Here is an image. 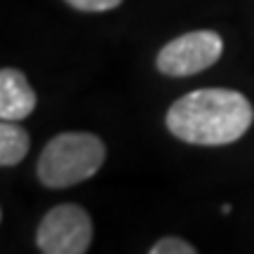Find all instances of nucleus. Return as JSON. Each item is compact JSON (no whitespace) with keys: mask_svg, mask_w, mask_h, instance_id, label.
Masks as SVG:
<instances>
[{"mask_svg":"<svg viewBox=\"0 0 254 254\" xmlns=\"http://www.w3.org/2000/svg\"><path fill=\"white\" fill-rule=\"evenodd\" d=\"M254 123L245 94L224 87H205L184 94L170 106L165 125L177 139L198 146L233 144Z\"/></svg>","mask_w":254,"mask_h":254,"instance_id":"nucleus-1","label":"nucleus"},{"mask_svg":"<svg viewBox=\"0 0 254 254\" xmlns=\"http://www.w3.org/2000/svg\"><path fill=\"white\" fill-rule=\"evenodd\" d=\"M106 148L90 132H64L50 139L38 160V179L47 189H68L99 172Z\"/></svg>","mask_w":254,"mask_h":254,"instance_id":"nucleus-2","label":"nucleus"},{"mask_svg":"<svg viewBox=\"0 0 254 254\" xmlns=\"http://www.w3.org/2000/svg\"><path fill=\"white\" fill-rule=\"evenodd\" d=\"M45 254H85L92 243V219L78 205H57L47 212L36 233Z\"/></svg>","mask_w":254,"mask_h":254,"instance_id":"nucleus-3","label":"nucleus"},{"mask_svg":"<svg viewBox=\"0 0 254 254\" xmlns=\"http://www.w3.org/2000/svg\"><path fill=\"white\" fill-rule=\"evenodd\" d=\"M224 52L221 36L214 31H190L170 40L158 52V71L172 78H189L219 62Z\"/></svg>","mask_w":254,"mask_h":254,"instance_id":"nucleus-4","label":"nucleus"},{"mask_svg":"<svg viewBox=\"0 0 254 254\" xmlns=\"http://www.w3.org/2000/svg\"><path fill=\"white\" fill-rule=\"evenodd\" d=\"M36 92L28 85L26 75L17 68L0 71V118L24 120L36 109Z\"/></svg>","mask_w":254,"mask_h":254,"instance_id":"nucleus-5","label":"nucleus"},{"mask_svg":"<svg viewBox=\"0 0 254 254\" xmlns=\"http://www.w3.org/2000/svg\"><path fill=\"white\" fill-rule=\"evenodd\" d=\"M28 132L24 127L17 125V120H2L0 125V165L2 167H12L19 165L28 153Z\"/></svg>","mask_w":254,"mask_h":254,"instance_id":"nucleus-6","label":"nucleus"},{"mask_svg":"<svg viewBox=\"0 0 254 254\" xmlns=\"http://www.w3.org/2000/svg\"><path fill=\"white\" fill-rule=\"evenodd\" d=\"M151 254H195V247L182 240V238H163L151 250Z\"/></svg>","mask_w":254,"mask_h":254,"instance_id":"nucleus-7","label":"nucleus"},{"mask_svg":"<svg viewBox=\"0 0 254 254\" xmlns=\"http://www.w3.org/2000/svg\"><path fill=\"white\" fill-rule=\"evenodd\" d=\"M66 2L82 12H106V9L118 7L123 0H66Z\"/></svg>","mask_w":254,"mask_h":254,"instance_id":"nucleus-8","label":"nucleus"}]
</instances>
